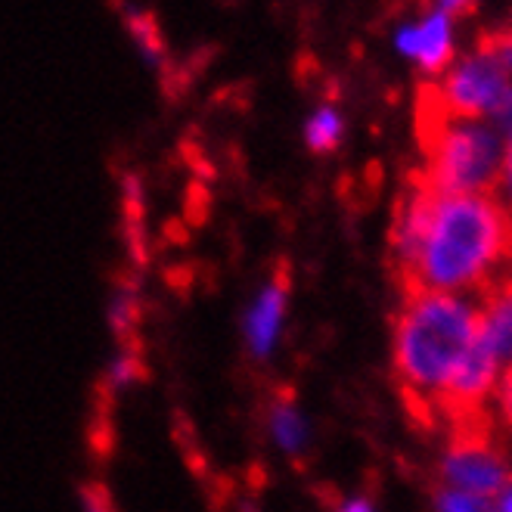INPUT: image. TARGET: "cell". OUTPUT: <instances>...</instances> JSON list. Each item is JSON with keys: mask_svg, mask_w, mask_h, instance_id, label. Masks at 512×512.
Masks as SVG:
<instances>
[{"mask_svg": "<svg viewBox=\"0 0 512 512\" xmlns=\"http://www.w3.org/2000/svg\"><path fill=\"white\" fill-rule=\"evenodd\" d=\"M512 258V215L494 196H438L429 233L404 295L485 286Z\"/></svg>", "mask_w": 512, "mask_h": 512, "instance_id": "cell-1", "label": "cell"}, {"mask_svg": "<svg viewBox=\"0 0 512 512\" xmlns=\"http://www.w3.org/2000/svg\"><path fill=\"white\" fill-rule=\"evenodd\" d=\"M478 336V308L460 295L413 292L404 295V308L395 317L391 360L407 410L435 423V404L450 373L457 370L472 339Z\"/></svg>", "mask_w": 512, "mask_h": 512, "instance_id": "cell-2", "label": "cell"}, {"mask_svg": "<svg viewBox=\"0 0 512 512\" xmlns=\"http://www.w3.org/2000/svg\"><path fill=\"white\" fill-rule=\"evenodd\" d=\"M416 140L426 156V180L441 196H491L503 174V149L494 128L447 112L435 84L416 97Z\"/></svg>", "mask_w": 512, "mask_h": 512, "instance_id": "cell-3", "label": "cell"}, {"mask_svg": "<svg viewBox=\"0 0 512 512\" xmlns=\"http://www.w3.org/2000/svg\"><path fill=\"white\" fill-rule=\"evenodd\" d=\"M441 478L447 491H463L475 497H494L509 488V469L503 454L491 441V419L475 426H460L450 432V447L441 463Z\"/></svg>", "mask_w": 512, "mask_h": 512, "instance_id": "cell-4", "label": "cell"}, {"mask_svg": "<svg viewBox=\"0 0 512 512\" xmlns=\"http://www.w3.org/2000/svg\"><path fill=\"white\" fill-rule=\"evenodd\" d=\"M435 87L450 115L463 118V122H478V118H488L491 109L509 94L512 81L488 53L475 50Z\"/></svg>", "mask_w": 512, "mask_h": 512, "instance_id": "cell-5", "label": "cell"}, {"mask_svg": "<svg viewBox=\"0 0 512 512\" xmlns=\"http://www.w3.org/2000/svg\"><path fill=\"white\" fill-rule=\"evenodd\" d=\"M286 289H289L286 277L277 274L258 292V298L252 301V308L246 311L243 336H246V345H249V351L255 357H267L277 345L283 314H286Z\"/></svg>", "mask_w": 512, "mask_h": 512, "instance_id": "cell-6", "label": "cell"}, {"mask_svg": "<svg viewBox=\"0 0 512 512\" xmlns=\"http://www.w3.org/2000/svg\"><path fill=\"white\" fill-rule=\"evenodd\" d=\"M398 47L413 56L419 66L429 72H441L450 56H454V44H450V19L444 10H435L432 16H426L419 25L404 28L398 35Z\"/></svg>", "mask_w": 512, "mask_h": 512, "instance_id": "cell-7", "label": "cell"}, {"mask_svg": "<svg viewBox=\"0 0 512 512\" xmlns=\"http://www.w3.org/2000/svg\"><path fill=\"white\" fill-rule=\"evenodd\" d=\"M478 326L500 364L512 367V277L485 289L478 308Z\"/></svg>", "mask_w": 512, "mask_h": 512, "instance_id": "cell-8", "label": "cell"}, {"mask_svg": "<svg viewBox=\"0 0 512 512\" xmlns=\"http://www.w3.org/2000/svg\"><path fill=\"white\" fill-rule=\"evenodd\" d=\"M270 432H274L277 444L286 450V454H298L308 438L305 419H301V413L292 404H277L270 410Z\"/></svg>", "mask_w": 512, "mask_h": 512, "instance_id": "cell-9", "label": "cell"}, {"mask_svg": "<svg viewBox=\"0 0 512 512\" xmlns=\"http://www.w3.org/2000/svg\"><path fill=\"white\" fill-rule=\"evenodd\" d=\"M137 283H125V286H118L109 298V329L115 336H131V329L137 323Z\"/></svg>", "mask_w": 512, "mask_h": 512, "instance_id": "cell-10", "label": "cell"}, {"mask_svg": "<svg viewBox=\"0 0 512 512\" xmlns=\"http://www.w3.org/2000/svg\"><path fill=\"white\" fill-rule=\"evenodd\" d=\"M305 137H308V146L314 153H333L339 146V137H342V118L336 109L323 106L317 115H311V122L305 128Z\"/></svg>", "mask_w": 512, "mask_h": 512, "instance_id": "cell-11", "label": "cell"}, {"mask_svg": "<svg viewBox=\"0 0 512 512\" xmlns=\"http://www.w3.org/2000/svg\"><path fill=\"white\" fill-rule=\"evenodd\" d=\"M137 376H140V357L134 351H128V348L115 351L112 364L106 370V385L109 388H128V385L137 382Z\"/></svg>", "mask_w": 512, "mask_h": 512, "instance_id": "cell-12", "label": "cell"}, {"mask_svg": "<svg viewBox=\"0 0 512 512\" xmlns=\"http://www.w3.org/2000/svg\"><path fill=\"white\" fill-rule=\"evenodd\" d=\"M438 509L441 512H494L488 497H475V494H463V491H441Z\"/></svg>", "mask_w": 512, "mask_h": 512, "instance_id": "cell-13", "label": "cell"}, {"mask_svg": "<svg viewBox=\"0 0 512 512\" xmlns=\"http://www.w3.org/2000/svg\"><path fill=\"white\" fill-rule=\"evenodd\" d=\"M81 509L84 512H112V503H109V494L103 491V485L81 488Z\"/></svg>", "mask_w": 512, "mask_h": 512, "instance_id": "cell-14", "label": "cell"}, {"mask_svg": "<svg viewBox=\"0 0 512 512\" xmlns=\"http://www.w3.org/2000/svg\"><path fill=\"white\" fill-rule=\"evenodd\" d=\"M497 404H500L503 419L512 426V367H506V370L500 373V382H497Z\"/></svg>", "mask_w": 512, "mask_h": 512, "instance_id": "cell-15", "label": "cell"}, {"mask_svg": "<svg viewBox=\"0 0 512 512\" xmlns=\"http://www.w3.org/2000/svg\"><path fill=\"white\" fill-rule=\"evenodd\" d=\"M500 180H503L506 196H509V208H512V137H509V143L503 149V174H500Z\"/></svg>", "mask_w": 512, "mask_h": 512, "instance_id": "cell-16", "label": "cell"}, {"mask_svg": "<svg viewBox=\"0 0 512 512\" xmlns=\"http://www.w3.org/2000/svg\"><path fill=\"white\" fill-rule=\"evenodd\" d=\"M336 512H373V509H370L367 500H351V503H345V506L336 509Z\"/></svg>", "mask_w": 512, "mask_h": 512, "instance_id": "cell-17", "label": "cell"}, {"mask_svg": "<svg viewBox=\"0 0 512 512\" xmlns=\"http://www.w3.org/2000/svg\"><path fill=\"white\" fill-rule=\"evenodd\" d=\"M500 512H512V485L506 488L503 500H500Z\"/></svg>", "mask_w": 512, "mask_h": 512, "instance_id": "cell-18", "label": "cell"}]
</instances>
